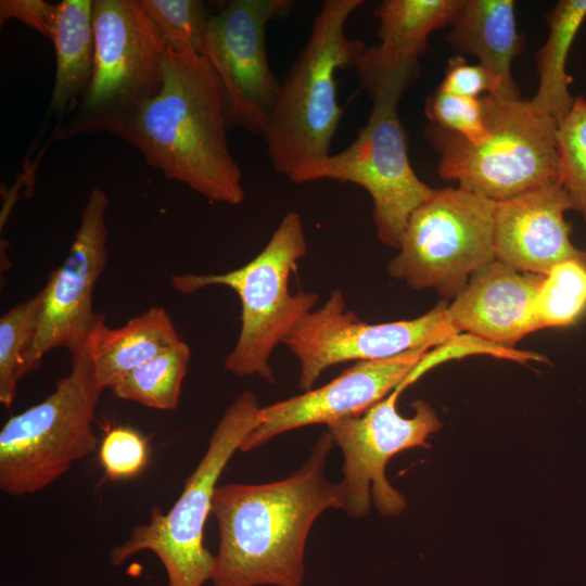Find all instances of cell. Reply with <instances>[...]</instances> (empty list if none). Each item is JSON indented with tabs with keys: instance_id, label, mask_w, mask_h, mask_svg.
Listing matches in <instances>:
<instances>
[{
	"instance_id": "1",
	"label": "cell",
	"mask_w": 586,
	"mask_h": 586,
	"mask_svg": "<svg viewBox=\"0 0 586 586\" xmlns=\"http://www.w3.org/2000/svg\"><path fill=\"white\" fill-rule=\"evenodd\" d=\"M333 440L324 433L289 477L266 484L217 485L211 513L219 547L214 586H303L304 550L315 520L345 508V487L324 476Z\"/></svg>"
},
{
	"instance_id": "2",
	"label": "cell",
	"mask_w": 586,
	"mask_h": 586,
	"mask_svg": "<svg viewBox=\"0 0 586 586\" xmlns=\"http://www.w3.org/2000/svg\"><path fill=\"white\" fill-rule=\"evenodd\" d=\"M164 81L118 138L167 179L212 202L239 205L242 173L227 141V99L206 56L167 47Z\"/></svg>"
},
{
	"instance_id": "3",
	"label": "cell",
	"mask_w": 586,
	"mask_h": 586,
	"mask_svg": "<svg viewBox=\"0 0 586 586\" xmlns=\"http://www.w3.org/2000/svg\"><path fill=\"white\" fill-rule=\"evenodd\" d=\"M362 3L323 1L304 48L280 82L264 138L273 169L294 183L310 182L331 155L343 114L335 75L355 67L366 49L361 40L347 37L345 24Z\"/></svg>"
},
{
	"instance_id": "4",
	"label": "cell",
	"mask_w": 586,
	"mask_h": 586,
	"mask_svg": "<svg viewBox=\"0 0 586 586\" xmlns=\"http://www.w3.org/2000/svg\"><path fill=\"white\" fill-rule=\"evenodd\" d=\"M307 253L300 214L288 212L266 246L247 264L225 273H181L169 278L179 293L190 294L213 285L232 289L241 302L238 341L225 359V369L235 375H258L273 383L269 359L298 321L313 310L315 292L289 290L297 262Z\"/></svg>"
},
{
	"instance_id": "5",
	"label": "cell",
	"mask_w": 586,
	"mask_h": 586,
	"mask_svg": "<svg viewBox=\"0 0 586 586\" xmlns=\"http://www.w3.org/2000/svg\"><path fill=\"white\" fill-rule=\"evenodd\" d=\"M482 99L488 137L481 143L425 127L424 137L440 155L441 178L496 203L559 178L558 123L527 99Z\"/></svg>"
},
{
	"instance_id": "6",
	"label": "cell",
	"mask_w": 586,
	"mask_h": 586,
	"mask_svg": "<svg viewBox=\"0 0 586 586\" xmlns=\"http://www.w3.org/2000/svg\"><path fill=\"white\" fill-rule=\"evenodd\" d=\"M94 69L88 92L50 142L101 131L119 136L164 81L166 43L140 0H93Z\"/></svg>"
},
{
	"instance_id": "7",
	"label": "cell",
	"mask_w": 586,
	"mask_h": 586,
	"mask_svg": "<svg viewBox=\"0 0 586 586\" xmlns=\"http://www.w3.org/2000/svg\"><path fill=\"white\" fill-rule=\"evenodd\" d=\"M105 390L85 345L72 355L68 375L39 404L12 416L0 431V488L13 497L35 494L98 446L92 423Z\"/></svg>"
},
{
	"instance_id": "8",
	"label": "cell",
	"mask_w": 586,
	"mask_h": 586,
	"mask_svg": "<svg viewBox=\"0 0 586 586\" xmlns=\"http://www.w3.org/2000/svg\"><path fill=\"white\" fill-rule=\"evenodd\" d=\"M259 409L251 391L242 392L231 403L177 501L166 513L154 507L149 522L135 526L128 539L111 550L113 565L149 550L164 565L168 586H203L212 578L215 556L204 546L203 537L214 492L228 461L256 426Z\"/></svg>"
},
{
	"instance_id": "9",
	"label": "cell",
	"mask_w": 586,
	"mask_h": 586,
	"mask_svg": "<svg viewBox=\"0 0 586 586\" xmlns=\"http://www.w3.org/2000/svg\"><path fill=\"white\" fill-rule=\"evenodd\" d=\"M496 202L460 187L435 189L408 219L391 277L455 298L470 277L496 259Z\"/></svg>"
},
{
	"instance_id": "10",
	"label": "cell",
	"mask_w": 586,
	"mask_h": 586,
	"mask_svg": "<svg viewBox=\"0 0 586 586\" xmlns=\"http://www.w3.org/2000/svg\"><path fill=\"white\" fill-rule=\"evenodd\" d=\"M400 98L398 93L370 98L369 118L356 139L345 150L331 154L311 178L364 188L373 203L379 240L397 250L409 217L435 192L410 165L406 132L397 113Z\"/></svg>"
},
{
	"instance_id": "11",
	"label": "cell",
	"mask_w": 586,
	"mask_h": 586,
	"mask_svg": "<svg viewBox=\"0 0 586 586\" xmlns=\"http://www.w3.org/2000/svg\"><path fill=\"white\" fill-rule=\"evenodd\" d=\"M459 334L438 303L424 315L382 323H367L348 310L342 291L304 316L283 339L300 364L298 385L309 391L321 373L344 361L391 358L421 347H436Z\"/></svg>"
},
{
	"instance_id": "12",
	"label": "cell",
	"mask_w": 586,
	"mask_h": 586,
	"mask_svg": "<svg viewBox=\"0 0 586 586\" xmlns=\"http://www.w3.org/2000/svg\"><path fill=\"white\" fill-rule=\"evenodd\" d=\"M400 393L395 388L360 416L328 425L344 456L343 511L353 518L369 512L371 495L383 515H396L406 508L405 497L385 477V466L402 450L425 446L429 435L442 426L435 410L424 400L412 404L411 418L402 417L396 409Z\"/></svg>"
},
{
	"instance_id": "13",
	"label": "cell",
	"mask_w": 586,
	"mask_h": 586,
	"mask_svg": "<svg viewBox=\"0 0 586 586\" xmlns=\"http://www.w3.org/2000/svg\"><path fill=\"white\" fill-rule=\"evenodd\" d=\"M291 7L288 0H234L213 14L203 55L222 84L229 128L265 136L280 89L268 63L266 28Z\"/></svg>"
},
{
	"instance_id": "14",
	"label": "cell",
	"mask_w": 586,
	"mask_h": 586,
	"mask_svg": "<svg viewBox=\"0 0 586 586\" xmlns=\"http://www.w3.org/2000/svg\"><path fill=\"white\" fill-rule=\"evenodd\" d=\"M109 205L106 193L94 187L82 209L67 257L50 273L42 288L43 301L34 348L39 364L54 348H66L73 355L88 341L98 315L93 313V290L107 263L105 215Z\"/></svg>"
},
{
	"instance_id": "15",
	"label": "cell",
	"mask_w": 586,
	"mask_h": 586,
	"mask_svg": "<svg viewBox=\"0 0 586 586\" xmlns=\"http://www.w3.org/2000/svg\"><path fill=\"white\" fill-rule=\"evenodd\" d=\"M431 348L421 347L379 360L356 361L323 386L267 407L241 444L250 451L288 431L357 417L400 385Z\"/></svg>"
},
{
	"instance_id": "16",
	"label": "cell",
	"mask_w": 586,
	"mask_h": 586,
	"mask_svg": "<svg viewBox=\"0 0 586 586\" xmlns=\"http://www.w3.org/2000/svg\"><path fill=\"white\" fill-rule=\"evenodd\" d=\"M574 209L559 178L497 202L495 257L519 271L546 276L565 260L586 262V251L571 242L565 212Z\"/></svg>"
},
{
	"instance_id": "17",
	"label": "cell",
	"mask_w": 586,
	"mask_h": 586,
	"mask_svg": "<svg viewBox=\"0 0 586 586\" xmlns=\"http://www.w3.org/2000/svg\"><path fill=\"white\" fill-rule=\"evenodd\" d=\"M544 277L495 259L475 271L447 305L448 318L459 333L511 347L540 329L536 297Z\"/></svg>"
},
{
	"instance_id": "18",
	"label": "cell",
	"mask_w": 586,
	"mask_h": 586,
	"mask_svg": "<svg viewBox=\"0 0 586 586\" xmlns=\"http://www.w3.org/2000/svg\"><path fill=\"white\" fill-rule=\"evenodd\" d=\"M463 0H384L374 10L380 43L366 47L355 65L371 95L393 85L409 87L420 74L419 59L436 29L451 26Z\"/></svg>"
},
{
	"instance_id": "19",
	"label": "cell",
	"mask_w": 586,
	"mask_h": 586,
	"mask_svg": "<svg viewBox=\"0 0 586 586\" xmlns=\"http://www.w3.org/2000/svg\"><path fill=\"white\" fill-rule=\"evenodd\" d=\"M445 39L454 50L479 59L492 79L489 95L521 98L511 72L512 61L523 51L513 0H463Z\"/></svg>"
},
{
	"instance_id": "20",
	"label": "cell",
	"mask_w": 586,
	"mask_h": 586,
	"mask_svg": "<svg viewBox=\"0 0 586 586\" xmlns=\"http://www.w3.org/2000/svg\"><path fill=\"white\" fill-rule=\"evenodd\" d=\"M182 341L163 307H151L118 328L97 315L86 343L104 388L160 353Z\"/></svg>"
},
{
	"instance_id": "21",
	"label": "cell",
	"mask_w": 586,
	"mask_h": 586,
	"mask_svg": "<svg viewBox=\"0 0 586 586\" xmlns=\"http://www.w3.org/2000/svg\"><path fill=\"white\" fill-rule=\"evenodd\" d=\"M59 5L53 46L55 79L48 114L62 124L89 90L94 69L93 0H63Z\"/></svg>"
},
{
	"instance_id": "22",
	"label": "cell",
	"mask_w": 586,
	"mask_h": 586,
	"mask_svg": "<svg viewBox=\"0 0 586 586\" xmlns=\"http://www.w3.org/2000/svg\"><path fill=\"white\" fill-rule=\"evenodd\" d=\"M586 20V0H560L547 14L549 27L545 43L536 53L538 87L531 99L542 113L559 123L571 110L573 78L566 61L574 39Z\"/></svg>"
},
{
	"instance_id": "23",
	"label": "cell",
	"mask_w": 586,
	"mask_h": 586,
	"mask_svg": "<svg viewBox=\"0 0 586 586\" xmlns=\"http://www.w3.org/2000/svg\"><path fill=\"white\" fill-rule=\"evenodd\" d=\"M190 355L189 345L180 341L128 372L109 390L119 399L173 410L179 404Z\"/></svg>"
},
{
	"instance_id": "24",
	"label": "cell",
	"mask_w": 586,
	"mask_h": 586,
	"mask_svg": "<svg viewBox=\"0 0 586 586\" xmlns=\"http://www.w3.org/2000/svg\"><path fill=\"white\" fill-rule=\"evenodd\" d=\"M42 301L41 289L0 318V403L5 408L13 404L18 382L40 366L34 348Z\"/></svg>"
},
{
	"instance_id": "25",
	"label": "cell",
	"mask_w": 586,
	"mask_h": 586,
	"mask_svg": "<svg viewBox=\"0 0 586 586\" xmlns=\"http://www.w3.org/2000/svg\"><path fill=\"white\" fill-rule=\"evenodd\" d=\"M586 311V262L556 265L545 277L536 297L539 328L574 324Z\"/></svg>"
},
{
	"instance_id": "26",
	"label": "cell",
	"mask_w": 586,
	"mask_h": 586,
	"mask_svg": "<svg viewBox=\"0 0 586 586\" xmlns=\"http://www.w3.org/2000/svg\"><path fill=\"white\" fill-rule=\"evenodd\" d=\"M167 47L203 55L213 14L201 0H140Z\"/></svg>"
},
{
	"instance_id": "27",
	"label": "cell",
	"mask_w": 586,
	"mask_h": 586,
	"mask_svg": "<svg viewBox=\"0 0 586 586\" xmlns=\"http://www.w3.org/2000/svg\"><path fill=\"white\" fill-rule=\"evenodd\" d=\"M559 180L586 222V99L577 95L558 123Z\"/></svg>"
},
{
	"instance_id": "28",
	"label": "cell",
	"mask_w": 586,
	"mask_h": 586,
	"mask_svg": "<svg viewBox=\"0 0 586 586\" xmlns=\"http://www.w3.org/2000/svg\"><path fill=\"white\" fill-rule=\"evenodd\" d=\"M424 114L430 124L477 144L488 137L482 98H463L436 89L426 100Z\"/></svg>"
},
{
	"instance_id": "29",
	"label": "cell",
	"mask_w": 586,
	"mask_h": 586,
	"mask_svg": "<svg viewBox=\"0 0 586 586\" xmlns=\"http://www.w3.org/2000/svg\"><path fill=\"white\" fill-rule=\"evenodd\" d=\"M100 462L111 480H125L138 475L148 463L145 438L136 430L117 426L104 435L100 444Z\"/></svg>"
},
{
	"instance_id": "30",
	"label": "cell",
	"mask_w": 586,
	"mask_h": 586,
	"mask_svg": "<svg viewBox=\"0 0 586 586\" xmlns=\"http://www.w3.org/2000/svg\"><path fill=\"white\" fill-rule=\"evenodd\" d=\"M470 353H484L494 356L509 358L515 361L524 362L531 360L545 361L546 358L533 352H522L513 349L512 347L501 346L480 337L467 334L459 335L449 339L445 343L436 346L434 349L429 351L421 358L419 364L412 369L407 378L397 387L403 392L407 386L418 380L424 372L437 364L447 360L449 358H458Z\"/></svg>"
},
{
	"instance_id": "31",
	"label": "cell",
	"mask_w": 586,
	"mask_h": 586,
	"mask_svg": "<svg viewBox=\"0 0 586 586\" xmlns=\"http://www.w3.org/2000/svg\"><path fill=\"white\" fill-rule=\"evenodd\" d=\"M444 92L463 98H480L492 93L493 84L487 71L480 64H469L461 55L448 60L445 76L438 86Z\"/></svg>"
},
{
	"instance_id": "32",
	"label": "cell",
	"mask_w": 586,
	"mask_h": 586,
	"mask_svg": "<svg viewBox=\"0 0 586 586\" xmlns=\"http://www.w3.org/2000/svg\"><path fill=\"white\" fill-rule=\"evenodd\" d=\"M59 5L43 0H1L0 22L18 20L38 31L49 40H53Z\"/></svg>"
}]
</instances>
